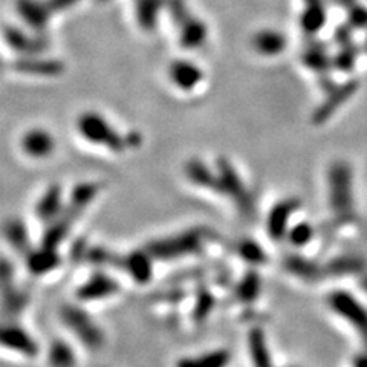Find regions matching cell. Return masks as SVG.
<instances>
[{
	"mask_svg": "<svg viewBox=\"0 0 367 367\" xmlns=\"http://www.w3.org/2000/svg\"><path fill=\"white\" fill-rule=\"evenodd\" d=\"M288 40L283 33L277 29L265 28L257 31L251 38L253 49L263 57H276L280 56L286 49Z\"/></svg>",
	"mask_w": 367,
	"mask_h": 367,
	"instance_id": "obj_26",
	"label": "cell"
},
{
	"mask_svg": "<svg viewBox=\"0 0 367 367\" xmlns=\"http://www.w3.org/2000/svg\"><path fill=\"white\" fill-rule=\"evenodd\" d=\"M303 65L318 75L327 74L332 65V58L326 54V46L322 42H314L304 49L302 56Z\"/></svg>",
	"mask_w": 367,
	"mask_h": 367,
	"instance_id": "obj_33",
	"label": "cell"
},
{
	"mask_svg": "<svg viewBox=\"0 0 367 367\" xmlns=\"http://www.w3.org/2000/svg\"><path fill=\"white\" fill-rule=\"evenodd\" d=\"M14 71L23 75L54 78L65 72L63 61L57 58H46L43 56H19L13 63Z\"/></svg>",
	"mask_w": 367,
	"mask_h": 367,
	"instance_id": "obj_16",
	"label": "cell"
},
{
	"mask_svg": "<svg viewBox=\"0 0 367 367\" xmlns=\"http://www.w3.org/2000/svg\"><path fill=\"white\" fill-rule=\"evenodd\" d=\"M327 201L335 222L348 224L354 219V176L346 161H335L327 169Z\"/></svg>",
	"mask_w": 367,
	"mask_h": 367,
	"instance_id": "obj_3",
	"label": "cell"
},
{
	"mask_svg": "<svg viewBox=\"0 0 367 367\" xmlns=\"http://www.w3.org/2000/svg\"><path fill=\"white\" fill-rule=\"evenodd\" d=\"M361 288L364 290V292L367 294V276H364V277L361 279Z\"/></svg>",
	"mask_w": 367,
	"mask_h": 367,
	"instance_id": "obj_44",
	"label": "cell"
},
{
	"mask_svg": "<svg viewBox=\"0 0 367 367\" xmlns=\"http://www.w3.org/2000/svg\"><path fill=\"white\" fill-rule=\"evenodd\" d=\"M48 3L49 10L52 14L60 13V11H66L69 8H72L78 3V0H46Z\"/></svg>",
	"mask_w": 367,
	"mask_h": 367,
	"instance_id": "obj_41",
	"label": "cell"
},
{
	"mask_svg": "<svg viewBox=\"0 0 367 367\" xmlns=\"http://www.w3.org/2000/svg\"><path fill=\"white\" fill-rule=\"evenodd\" d=\"M214 169L217 171V176H219L222 196L228 198L233 202L239 214L253 219L256 214L254 196L249 192L244 179H242L237 169L234 167V164L226 156H219L216 159Z\"/></svg>",
	"mask_w": 367,
	"mask_h": 367,
	"instance_id": "obj_5",
	"label": "cell"
},
{
	"mask_svg": "<svg viewBox=\"0 0 367 367\" xmlns=\"http://www.w3.org/2000/svg\"><path fill=\"white\" fill-rule=\"evenodd\" d=\"M100 182H80L69 193L63 212L52 224L45 226L40 244L45 247L58 248L71 233L74 224L89 208L101 192Z\"/></svg>",
	"mask_w": 367,
	"mask_h": 367,
	"instance_id": "obj_1",
	"label": "cell"
},
{
	"mask_svg": "<svg viewBox=\"0 0 367 367\" xmlns=\"http://www.w3.org/2000/svg\"><path fill=\"white\" fill-rule=\"evenodd\" d=\"M354 367H367V354H360L354 358Z\"/></svg>",
	"mask_w": 367,
	"mask_h": 367,
	"instance_id": "obj_42",
	"label": "cell"
},
{
	"mask_svg": "<svg viewBox=\"0 0 367 367\" xmlns=\"http://www.w3.org/2000/svg\"><path fill=\"white\" fill-rule=\"evenodd\" d=\"M121 292V283L104 270H97L77 288L75 299L83 304L114 299Z\"/></svg>",
	"mask_w": 367,
	"mask_h": 367,
	"instance_id": "obj_9",
	"label": "cell"
},
{
	"mask_svg": "<svg viewBox=\"0 0 367 367\" xmlns=\"http://www.w3.org/2000/svg\"><path fill=\"white\" fill-rule=\"evenodd\" d=\"M358 58V48L352 43L346 46H340V51L332 58V65L341 72H350L355 68Z\"/></svg>",
	"mask_w": 367,
	"mask_h": 367,
	"instance_id": "obj_37",
	"label": "cell"
},
{
	"mask_svg": "<svg viewBox=\"0 0 367 367\" xmlns=\"http://www.w3.org/2000/svg\"><path fill=\"white\" fill-rule=\"evenodd\" d=\"M3 236L15 254L25 257L34 248L26 224L20 217H10L3 224Z\"/></svg>",
	"mask_w": 367,
	"mask_h": 367,
	"instance_id": "obj_25",
	"label": "cell"
},
{
	"mask_svg": "<svg viewBox=\"0 0 367 367\" xmlns=\"http://www.w3.org/2000/svg\"><path fill=\"white\" fill-rule=\"evenodd\" d=\"M348 23L354 29L367 28V8L361 3H355L348 10Z\"/></svg>",
	"mask_w": 367,
	"mask_h": 367,
	"instance_id": "obj_39",
	"label": "cell"
},
{
	"mask_svg": "<svg viewBox=\"0 0 367 367\" xmlns=\"http://www.w3.org/2000/svg\"><path fill=\"white\" fill-rule=\"evenodd\" d=\"M366 268V262L358 256H338L325 265L326 276L341 277L361 274Z\"/></svg>",
	"mask_w": 367,
	"mask_h": 367,
	"instance_id": "obj_32",
	"label": "cell"
},
{
	"mask_svg": "<svg viewBox=\"0 0 367 367\" xmlns=\"http://www.w3.org/2000/svg\"><path fill=\"white\" fill-rule=\"evenodd\" d=\"M288 367H299V366H288Z\"/></svg>",
	"mask_w": 367,
	"mask_h": 367,
	"instance_id": "obj_47",
	"label": "cell"
},
{
	"mask_svg": "<svg viewBox=\"0 0 367 367\" xmlns=\"http://www.w3.org/2000/svg\"><path fill=\"white\" fill-rule=\"evenodd\" d=\"M97 2H100V3H104V2H107V0H97Z\"/></svg>",
	"mask_w": 367,
	"mask_h": 367,
	"instance_id": "obj_45",
	"label": "cell"
},
{
	"mask_svg": "<svg viewBox=\"0 0 367 367\" xmlns=\"http://www.w3.org/2000/svg\"><path fill=\"white\" fill-rule=\"evenodd\" d=\"M283 270L294 279L304 283H315L326 277L325 265H318L300 253H290L283 257Z\"/></svg>",
	"mask_w": 367,
	"mask_h": 367,
	"instance_id": "obj_17",
	"label": "cell"
},
{
	"mask_svg": "<svg viewBox=\"0 0 367 367\" xmlns=\"http://www.w3.org/2000/svg\"><path fill=\"white\" fill-rule=\"evenodd\" d=\"M169 78L179 91L190 92L202 81L204 71L192 60L176 58L169 65Z\"/></svg>",
	"mask_w": 367,
	"mask_h": 367,
	"instance_id": "obj_19",
	"label": "cell"
},
{
	"mask_svg": "<svg viewBox=\"0 0 367 367\" xmlns=\"http://www.w3.org/2000/svg\"><path fill=\"white\" fill-rule=\"evenodd\" d=\"M210 236L212 233L205 226H193L184 231L152 239L147 242L144 248L155 262H176L187 259V257L199 256L205 249Z\"/></svg>",
	"mask_w": 367,
	"mask_h": 367,
	"instance_id": "obj_2",
	"label": "cell"
},
{
	"mask_svg": "<svg viewBox=\"0 0 367 367\" xmlns=\"http://www.w3.org/2000/svg\"><path fill=\"white\" fill-rule=\"evenodd\" d=\"M166 11L169 13L170 19L178 26H181L182 23L192 17L190 6L187 3V0H166Z\"/></svg>",
	"mask_w": 367,
	"mask_h": 367,
	"instance_id": "obj_38",
	"label": "cell"
},
{
	"mask_svg": "<svg viewBox=\"0 0 367 367\" xmlns=\"http://www.w3.org/2000/svg\"><path fill=\"white\" fill-rule=\"evenodd\" d=\"M66 205L63 189L60 184H51L46 187L34 205V214L45 226L52 224L63 212Z\"/></svg>",
	"mask_w": 367,
	"mask_h": 367,
	"instance_id": "obj_18",
	"label": "cell"
},
{
	"mask_svg": "<svg viewBox=\"0 0 367 367\" xmlns=\"http://www.w3.org/2000/svg\"><path fill=\"white\" fill-rule=\"evenodd\" d=\"M60 322L80 345L95 352L104 346L106 334L95 317L83 306V303H63L58 309Z\"/></svg>",
	"mask_w": 367,
	"mask_h": 367,
	"instance_id": "obj_4",
	"label": "cell"
},
{
	"mask_svg": "<svg viewBox=\"0 0 367 367\" xmlns=\"http://www.w3.org/2000/svg\"><path fill=\"white\" fill-rule=\"evenodd\" d=\"M335 3L343 6V8H346V10H349L350 6H354L357 3V0H335Z\"/></svg>",
	"mask_w": 367,
	"mask_h": 367,
	"instance_id": "obj_43",
	"label": "cell"
},
{
	"mask_svg": "<svg viewBox=\"0 0 367 367\" xmlns=\"http://www.w3.org/2000/svg\"><path fill=\"white\" fill-rule=\"evenodd\" d=\"M302 207V201L295 196L277 201L270 208L265 219V230L272 242H283L286 234L292 226L291 219Z\"/></svg>",
	"mask_w": 367,
	"mask_h": 367,
	"instance_id": "obj_10",
	"label": "cell"
},
{
	"mask_svg": "<svg viewBox=\"0 0 367 367\" xmlns=\"http://www.w3.org/2000/svg\"><path fill=\"white\" fill-rule=\"evenodd\" d=\"M326 304L335 315L352 327L367 346V309L363 303L349 291L335 290L327 295Z\"/></svg>",
	"mask_w": 367,
	"mask_h": 367,
	"instance_id": "obj_7",
	"label": "cell"
},
{
	"mask_svg": "<svg viewBox=\"0 0 367 367\" xmlns=\"http://www.w3.org/2000/svg\"><path fill=\"white\" fill-rule=\"evenodd\" d=\"M358 88H360L358 80H348L345 83L334 86V88L327 92L326 100L315 109L314 114H312V123H314L315 126L325 124L343 104L348 103L350 97L355 95Z\"/></svg>",
	"mask_w": 367,
	"mask_h": 367,
	"instance_id": "obj_12",
	"label": "cell"
},
{
	"mask_svg": "<svg viewBox=\"0 0 367 367\" xmlns=\"http://www.w3.org/2000/svg\"><path fill=\"white\" fill-rule=\"evenodd\" d=\"M247 348L251 367H276L268 337L262 327L254 326L248 331Z\"/></svg>",
	"mask_w": 367,
	"mask_h": 367,
	"instance_id": "obj_22",
	"label": "cell"
},
{
	"mask_svg": "<svg viewBox=\"0 0 367 367\" xmlns=\"http://www.w3.org/2000/svg\"><path fill=\"white\" fill-rule=\"evenodd\" d=\"M236 251L239 254V257L244 262H247L248 265H251V267H262L268 262V256L265 253L263 247L259 244V242H256L253 239H242L237 242L236 245Z\"/></svg>",
	"mask_w": 367,
	"mask_h": 367,
	"instance_id": "obj_35",
	"label": "cell"
},
{
	"mask_svg": "<svg viewBox=\"0 0 367 367\" xmlns=\"http://www.w3.org/2000/svg\"><path fill=\"white\" fill-rule=\"evenodd\" d=\"M366 51H367V38H366Z\"/></svg>",
	"mask_w": 367,
	"mask_h": 367,
	"instance_id": "obj_46",
	"label": "cell"
},
{
	"mask_svg": "<svg viewBox=\"0 0 367 367\" xmlns=\"http://www.w3.org/2000/svg\"><path fill=\"white\" fill-rule=\"evenodd\" d=\"M0 280H2V309L5 322L19 320L26 309L29 295L26 291L15 285V271L11 262L3 257L0 268Z\"/></svg>",
	"mask_w": 367,
	"mask_h": 367,
	"instance_id": "obj_8",
	"label": "cell"
},
{
	"mask_svg": "<svg viewBox=\"0 0 367 367\" xmlns=\"http://www.w3.org/2000/svg\"><path fill=\"white\" fill-rule=\"evenodd\" d=\"M25 260V267L36 277H43L51 274L52 271H56L63 263V257L60 256L58 248H51L45 245L34 247L31 251L23 257Z\"/></svg>",
	"mask_w": 367,
	"mask_h": 367,
	"instance_id": "obj_15",
	"label": "cell"
},
{
	"mask_svg": "<svg viewBox=\"0 0 367 367\" xmlns=\"http://www.w3.org/2000/svg\"><path fill=\"white\" fill-rule=\"evenodd\" d=\"M300 26L308 36H315L326 25V8L323 0H303Z\"/></svg>",
	"mask_w": 367,
	"mask_h": 367,
	"instance_id": "obj_29",
	"label": "cell"
},
{
	"mask_svg": "<svg viewBox=\"0 0 367 367\" xmlns=\"http://www.w3.org/2000/svg\"><path fill=\"white\" fill-rule=\"evenodd\" d=\"M2 346L10 352L26 360H34L40 354V345L19 320L5 322L2 327Z\"/></svg>",
	"mask_w": 367,
	"mask_h": 367,
	"instance_id": "obj_11",
	"label": "cell"
},
{
	"mask_svg": "<svg viewBox=\"0 0 367 367\" xmlns=\"http://www.w3.org/2000/svg\"><path fill=\"white\" fill-rule=\"evenodd\" d=\"M216 308V297L205 286H201L199 291L194 297V303L192 308V322L201 325L208 320L212 312Z\"/></svg>",
	"mask_w": 367,
	"mask_h": 367,
	"instance_id": "obj_34",
	"label": "cell"
},
{
	"mask_svg": "<svg viewBox=\"0 0 367 367\" xmlns=\"http://www.w3.org/2000/svg\"><path fill=\"white\" fill-rule=\"evenodd\" d=\"M22 150L31 158H48L56 150V139L45 129H29L22 138Z\"/></svg>",
	"mask_w": 367,
	"mask_h": 367,
	"instance_id": "obj_23",
	"label": "cell"
},
{
	"mask_svg": "<svg viewBox=\"0 0 367 367\" xmlns=\"http://www.w3.org/2000/svg\"><path fill=\"white\" fill-rule=\"evenodd\" d=\"M262 292V277L254 268L244 274L236 288H234V297L242 304H253L259 300Z\"/></svg>",
	"mask_w": 367,
	"mask_h": 367,
	"instance_id": "obj_31",
	"label": "cell"
},
{
	"mask_svg": "<svg viewBox=\"0 0 367 367\" xmlns=\"http://www.w3.org/2000/svg\"><path fill=\"white\" fill-rule=\"evenodd\" d=\"M3 37L8 46L19 56H42L48 48L45 33L29 34L17 26L6 25L3 28Z\"/></svg>",
	"mask_w": 367,
	"mask_h": 367,
	"instance_id": "obj_13",
	"label": "cell"
},
{
	"mask_svg": "<svg viewBox=\"0 0 367 367\" xmlns=\"http://www.w3.org/2000/svg\"><path fill=\"white\" fill-rule=\"evenodd\" d=\"M162 10H166V0H134L136 23L146 33H152L158 26Z\"/></svg>",
	"mask_w": 367,
	"mask_h": 367,
	"instance_id": "obj_28",
	"label": "cell"
},
{
	"mask_svg": "<svg viewBox=\"0 0 367 367\" xmlns=\"http://www.w3.org/2000/svg\"><path fill=\"white\" fill-rule=\"evenodd\" d=\"M352 31L354 28L349 25V23H345V25H340L334 33V40L338 46H346L352 43Z\"/></svg>",
	"mask_w": 367,
	"mask_h": 367,
	"instance_id": "obj_40",
	"label": "cell"
},
{
	"mask_svg": "<svg viewBox=\"0 0 367 367\" xmlns=\"http://www.w3.org/2000/svg\"><path fill=\"white\" fill-rule=\"evenodd\" d=\"M15 10L34 33H45L49 25L52 13L46 0H15Z\"/></svg>",
	"mask_w": 367,
	"mask_h": 367,
	"instance_id": "obj_20",
	"label": "cell"
},
{
	"mask_svg": "<svg viewBox=\"0 0 367 367\" xmlns=\"http://www.w3.org/2000/svg\"><path fill=\"white\" fill-rule=\"evenodd\" d=\"M153 262L155 259L148 254L146 248L134 249L120 256L118 267L138 285L150 283L153 277Z\"/></svg>",
	"mask_w": 367,
	"mask_h": 367,
	"instance_id": "obj_14",
	"label": "cell"
},
{
	"mask_svg": "<svg viewBox=\"0 0 367 367\" xmlns=\"http://www.w3.org/2000/svg\"><path fill=\"white\" fill-rule=\"evenodd\" d=\"M46 360H48L49 367H77L78 364L74 346L61 338L51 341L48 352H46Z\"/></svg>",
	"mask_w": 367,
	"mask_h": 367,
	"instance_id": "obj_30",
	"label": "cell"
},
{
	"mask_svg": "<svg viewBox=\"0 0 367 367\" xmlns=\"http://www.w3.org/2000/svg\"><path fill=\"white\" fill-rule=\"evenodd\" d=\"M315 237V228L314 225L308 221H302L292 224L286 234V242L290 244L294 249H302L304 247H308L312 240Z\"/></svg>",
	"mask_w": 367,
	"mask_h": 367,
	"instance_id": "obj_36",
	"label": "cell"
},
{
	"mask_svg": "<svg viewBox=\"0 0 367 367\" xmlns=\"http://www.w3.org/2000/svg\"><path fill=\"white\" fill-rule=\"evenodd\" d=\"M179 31V45L187 51L199 49L202 45L207 42L208 37V26L204 20L192 15L187 19L181 26H178Z\"/></svg>",
	"mask_w": 367,
	"mask_h": 367,
	"instance_id": "obj_27",
	"label": "cell"
},
{
	"mask_svg": "<svg viewBox=\"0 0 367 367\" xmlns=\"http://www.w3.org/2000/svg\"><path fill=\"white\" fill-rule=\"evenodd\" d=\"M184 175L193 185L199 187V189L221 194L219 176H217L216 169H210L202 159L192 158L187 161L184 166Z\"/></svg>",
	"mask_w": 367,
	"mask_h": 367,
	"instance_id": "obj_21",
	"label": "cell"
},
{
	"mask_svg": "<svg viewBox=\"0 0 367 367\" xmlns=\"http://www.w3.org/2000/svg\"><path fill=\"white\" fill-rule=\"evenodd\" d=\"M77 129L88 143L103 146L114 153H121L127 148L126 135L115 130L104 116L97 112H84L78 116Z\"/></svg>",
	"mask_w": 367,
	"mask_h": 367,
	"instance_id": "obj_6",
	"label": "cell"
},
{
	"mask_svg": "<svg viewBox=\"0 0 367 367\" xmlns=\"http://www.w3.org/2000/svg\"><path fill=\"white\" fill-rule=\"evenodd\" d=\"M233 361L231 350L214 348L205 352L184 355L175 361V367H228Z\"/></svg>",
	"mask_w": 367,
	"mask_h": 367,
	"instance_id": "obj_24",
	"label": "cell"
}]
</instances>
